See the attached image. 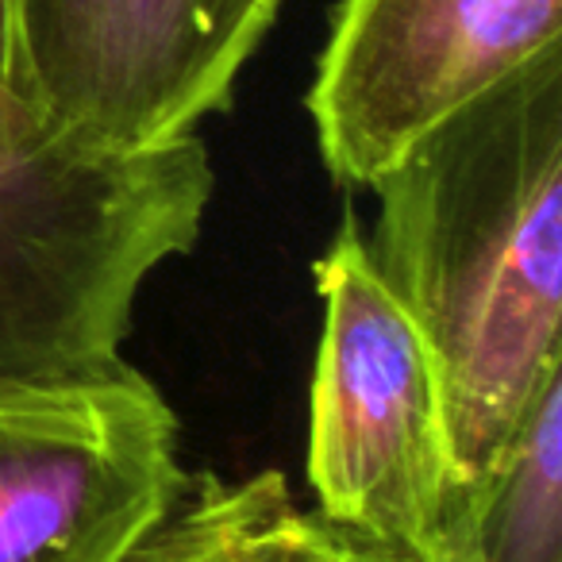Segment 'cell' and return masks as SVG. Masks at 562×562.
Instances as JSON below:
<instances>
[{
    "label": "cell",
    "instance_id": "obj_6",
    "mask_svg": "<svg viewBox=\"0 0 562 562\" xmlns=\"http://www.w3.org/2000/svg\"><path fill=\"white\" fill-rule=\"evenodd\" d=\"M170 401L132 367L0 393V562H116L189 485Z\"/></svg>",
    "mask_w": 562,
    "mask_h": 562
},
{
    "label": "cell",
    "instance_id": "obj_8",
    "mask_svg": "<svg viewBox=\"0 0 562 562\" xmlns=\"http://www.w3.org/2000/svg\"><path fill=\"white\" fill-rule=\"evenodd\" d=\"M293 508L278 470L239 482L204 470L116 562H273Z\"/></svg>",
    "mask_w": 562,
    "mask_h": 562
},
{
    "label": "cell",
    "instance_id": "obj_3",
    "mask_svg": "<svg viewBox=\"0 0 562 562\" xmlns=\"http://www.w3.org/2000/svg\"><path fill=\"white\" fill-rule=\"evenodd\" d=\"M313 278L324 301L305 451L313 513L431 562L462 485L439 359L378 273L351 209Z\"/></svg>",
    "mask_w": 562,
    "mask_h": 562
},
{
    "label": "cell",
    "instance_id": "obj_4",
    "mask_svg": "<svg viewBox=\"0 0 562 562\" xmlns=\"http://www.w3.org/2000/svg\"><path fill=\"white\" fill-rule=\"evenodd\" d=\"M285 0H16L27 97L55 143L155 150L232 104Z\"/></svg>",
    "mask_w": 562,
    "mask_h": 562
},
{
    "label": "cell",
    "instance_id": "obj_1",
    "mask_svg": "<svg viewBox=\"0 0 562 562\" xmlns=\"http://www.w3.org/2000/svg\"><path fill=\"white\" fill-rule=\"evenodd\" d=\"M370 189V255L436 351L470 482L562 374V50L439 124Z\"/></svg>",
    "mask_w": 562,
    "mask_h": 562
},
{
    "label": "cell",
    "instance_id": "obj_2",
    "mask_svg": "<svg viewBox=\"0 0 562 562\" xmlns=\"http://www.w3.org/2000/svg\"><path fill=\"white\" fill-rule=\"evenodd\" d=\"M212 189L201 135L124 155L50 139L27 97L16 0H0V393L124 367L135 301L196 247Z\"/></svg>",
    "mask_w": 562,
    "mask_h": 562
},
{
    "label": "cell",
    "instance_id": "obj_7",
    "mask_svg": "<svg viewBox=\"0 0 562 562\" xmlns=\"http://www.w3.org/2000/svg\"><path fill=\"white\" fill-rule=\"evenodd\" d=\"M431 562H562V374L459 485Z\"/></svg>",
    "mask_w": 562,
    "mask_h": 562
},
{
    "label": "cell",
    "instance_id": "obj_5",
    "mask_svg": "<svg viewBox=\"0 0 562 562\" xmlns=\"http://www.w3.org/2000/svg\"><path fill=\"white\" fill-rule=\"evenodd\" d=\"M562 50V0H339L305 104L339 186L370 189L439 124Z\"/></svg>",
    "mask_w": 562,
    "mask_h": 562
},
{
    "label": "cell",
    "instance_id": "obj_9",
    "mask_svg": "<svg viewBox=\"0 0 562 562\" xmlns=\"http://www.w3.org/2000/svg\"><path fill=\"white\" fill-rule=\"evenodd\" d=\"M273 562H408L397 551L370 539L355 536L347 528H336L321 513H301L293 508L278 539Z\"/></svg>",
    "mask_w": 562,
    "mask_h": 562
}]
</instances>
